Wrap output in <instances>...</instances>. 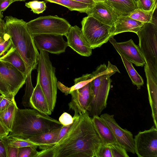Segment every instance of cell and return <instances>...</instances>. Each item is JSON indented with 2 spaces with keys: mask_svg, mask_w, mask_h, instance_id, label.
I'll use <instances>...</instances> for the list:
<instances>
[{
  "mask_svg": "<svg viewBox=\"0 0 157 157\" xmlns=\"http://www.w3.org/2000/svg\"><path fill=\"white\" fill-rule=\"evenodd\" d=\"M14 2V0H0V15H3L2 12L5 10L11 4Z\"/></svg>",
  "mask_w": 157,
  "mask_h": 157,
  "instance_id": "41",
  "label": "cell"
},
{
  "mask_svg": "<svg viewBox=\"0 0 157 157\" xmlns=\"http://www.w3.org/2000/svg\"><path fill=\"white\" fill-rule=\"evenodd\" d=\"M65 36L68 46L79 55L86 57L92 55V49L84 37L81 28L76 25L71 26Z\"/></svg>",
  "mask_w": 157,
  "mask_h": 157,
  "instance_id": "14",
  "label": "cell"
},
{
  "mask_svg": "<svg viewBox=\"0 0 157 157\" xmlns=\"http://www.w3.org/2000/svg\"><path fill=\"white\" fill-rule=\"evenodd\" d=\"M100 117L110 128L117 141L127 152L135 154L134 139L132 133L127 129L121 128L114 119L113 115L105 113L101 115Z\"/></svg>",
  "mask_w": 157,
  "mask_h": 157,
  "instance_id": "12",
  "label": "cell"
},
{
  "mask_svg": "<svg viewBox=\"0 0 157 157\" xmlns=\"http://www.w3.org/2000/svg\"><path fill=\"white\" fill-rule=\"evenodd\" d=\"M39 51L36 81L39 83L49 109L52 112L57 98V80L56 69L50 60L48 52L42 50Z\"/></svg>",
  "mask_w": 157,
  "mask_h": 157,
  "instance_id": "5",
  "label": "cell"
},
{
  "mask_svg": "<svg viewBox=\"0 0 157 157\" xmlns=\"http://www.w3.org/2000/svg\"><path fill=\"white\" fill-rule=\"evenodd\" d=\"M112 157H129L125 149L117 142L108 144Z\"/></svg>",
  "mask_w": 157,
  "mask_h": 157,
  "instance_id": "33",
  "label": "cell"
},
{
  "mask_svg": "<svg viewBox=\"0 0 157 157\" xmlns=\"http://www.w3.org/2000/svg\"><path fill=\"white\" fill-rule=\"evenodd\" d=\"M119 16H127L137 9L135 0H105Z\"/></svg>",
  "mask_w": 157,
  "mask_h": 157,
  "instance_id": "23",
  "label": "cell"
},
{
  "mask_svg": "<svg viewBox=\"0 0 157 157\" xmlns=\"http://www.w3.org/2000/svg\"><path fill=\"white\" fill-rule=\"evenodd\" d=\"M30 102L31 108L41 113L50 115L52 112L49 109L46 100L38 82L34 88Z\"/></svg>",
  "mask_w": 157,
  "mask_h": 157,
  "instance_id": "21",
  "label": "cell"
},
{
  "mask_svg": "<svg viewBox=\"0 0 157 157\" xmlns=\"http://www.w3.org/2000/svg\"><path fill=\"white\" fill-rule=\"evenodd\" d=\"M18 108L15 100L7 108L0 112V121L9 132Z\"/></svg>",
  "mask_w": 157,
  "mask_h": 157,
  "instance_id": "26",
  "label": "cell"
},
{
  "mask_svg": "<svg viewBox=\"0 0 157 157\" xmlns=\"http://www.w3.org/2000/svg\"><path fill=\"white\" fill-rule=\"evenodd\" d=\"M61 127L41 132L28 139L39 144L38 147L42 150L50 147L56 144Z\"/></svg>",
  "mask_w": 157,
  "mask_h": 157,
  "instance_id": "19",
  "label": "cell"
},
{
  "mask_svg": "<svg viewBox=\"0 0 157 157\" xmlns=\"http://www.w3.org/2000/svg\"><path fill=\"white\" fill-rule=\"evenodd\" d=\"M86 13L87 16H92L100 22L112 27L119 16L105 1L95 2Z\"/></svg>",
  "mask_w": 157,
  "mask_h": 157,
  "instance_id": "15",
  "label": "cell"
},
{
  "mask_svg": "<svg viewBox=\"0 0 157 157\" xmlns=\"http://www.w3.org/2000/svg\"><path fill=\"white\" fill-rule=\"evenodd\" d=\"M7 142L9 144L19 148L30 146H39V145L35 143L28 139H23L13 136H5Z\"/></svg>",
  "mask_w": 157,
  "mask_h": 157,
  "instance_id": "31",
  "label": "cell"
},
{
  "mask_svg": "<svg viewBox=\"0 0 157 157\" xmlns=\"http://www.w3.org/2000/svg\"><path fill=\"white\" fill-rule=\"evenodd\" d=\"M7 142L5 137L0 136V157H7L6 145Z\"/></svg>",
  "mask_w": 157,
  "mask_h": 157,
  "instance_id": "40",
  "label": "cell"
},
{
  "mask_svg": "<svg viewBox=\"0 0 157 157\" xmlns=\"http://www.w3.org/2000/svg\"><path fill=\"white\" fill-rule=\"evenodd\" d=\"M92 119L102 143L109 144L117 142L111 130L101 118L98 115H94Z\"/></svg>",
  "mask_w": 157,
  "mask_h": 157,
  "instance_id": "20",
  "label": "cell"
},
{
  "mask_svg": "<svg viewBox=\"0 0 157 157\" xmlns=\"http://www.w3.org/2000/svg\"><path fill=\"white\" fill-rule=\"evenodd\" d=\"M25 6L35 13L39 14L46 10V6L44 1H39L36 0L25 3Z\"/></svg>",
  "mask_w": 157,
  "mask_h": 157,
  "instance_id": "32",
  "label": "cell"
},
{
  "mask_svg": "<svg viewBox=\"0 0 157 157\" xmlns=\"http://www.w3.org/2000/svg\"><path fill=\"white\" fill-rule=\"evenodd\" d=\"M59 121L34 109L18 108L9 136L28 139L41 132L61 127Z\"/></svg>",
  "mask_w": 157,
  "mask_h": 157,
  "instance_id": "3",
  "label": "cell"
},
{
  "mask_svg": "<svg viewBox=\"0 0 157 157\" xmlns=\"http://www.w3.org/2000/svg\"><path fill=\"white\" fill-rule=\"evenodd\" d=\"M156 5L150 11H145L138 8L132 12L128 16L130 17L143 23L152 22L154 11L157 8Z\"/></svg>",
  "mask_w": 157,
  "mask_h": 157,
  "instance_id": "29",
  "label": "cell"
},
{
  "mask_svg": "<svg viewBox=\"0 0 157 157\" xmlns=\"http://www.w3.org/2000/svg\"><path fill=\"white\" fill-rule=\"evenodd\" d=\"M144 69L152 117L154 125L157 128V77L149 69L146 64L144 65Z\"/></svg>",
  "mask_w": 157,
  "mask_h": 157,
  "instance_id": "17",
  "label": "cell"
},
{
  "mask_svg": "<svg viewBox=\"0 0 157 157\" xmlns=\"http://www.w3.org/2000/svg\"><path fill=\"white\" fill-rule=\"evenodd\" d=\"M5 20L6 31L10 37L12 46L24 61L27 76L36 68L40 53L27 28V22L11 16H6Z\"/></svg>",
  "mask_w": 157,
  "mask_h": 157,
  "instance_id": "2",
  "label": "cell"
},
{
  "mask_svg": "<svg viewBox=\"0 0 157 157\" xmlns=\"http://www.w3.org/2000/svg\"><path fill=\"white\" fill-rule=\"evenodd\" d=\"M27 25L32 35L52 34L65 36L71 26L66 20L56 15L38 17L27 22Z\"/></svg>",
  "mask_w": 157,
  "mask_h": 157,
  "instance_id": "9",
  "label": "cell"
},
{
  "mask_svg": "<svg viewBox=\"0 0 157 157\" xmlns=\"http://www.w3.org/2000/svg\"><path fill=\"white\" fill-rule=\"evenodd\" d=\"M93 78V75L92 73L83 75L82 76L74 79V85L70 87L66 86L60 82L58 81L57 82V88L67 95L70 91L82 87L91 82Z\"/></svg>",
  "mask_w": 157,
  "mask_h": 157,
  "instance_id": "25",
  "label": "cell"
},
{
  "mask_svg": "<svg viewBox=\"0 0 157 157\" xmlns=\"http://www.w3.org/2000/svg\"><path fill=\"white\" fill-rule=\"evenodd\" d=\"M73 122L64 136L36 157H96L102 143L87 112L74 114Z\"/></svg>",
  "mask_w": 157,
  "mask_h": 157,
  "instance_id": "1",
  "label": "cell"
},
{
  "mask_svg": "<svg viewBox=\"0 0 157 157\" xmlns=\"http://www.w3.org/2000/svg\"><path fill=\"white\" fill-rule=\"evenodd\" d=\"M37 146H30L18 148L17 157H36Z\"/></svg>",
  "mask_w": 157,
  "mask_h": 157,
  "instance_id": "34",
  "label": "cell"
},
{
  "mask_svg": "<svg viewBox=\"0 0 157 157\" xmlns=\"http://www.w3.org/2000/svg\"><path fill=\"white\" fill-rule=\"evenodd\" d=\"M14 0V2H15L17 1H25L26 0Z\"/></svg>",
  "mask_w": 157,
  "mask_h": 157,
  "instance_id": "47",
  "label": "cell"
},
{
  "mask_svg": "<svg viewBox=\"0 0 157 157\" xmlns=\"http://www.w3.org/2000/svg\"><path fill=\"white\" fill-rule=\"evenodd\" d=\"M9 132L0 121V136L2 137L6 136L8 135Z\"/></svg>",
  "mask_w": 157,
  "mask_h": 157,
  "instance_id": "43",
  "label": "cell"
},
{
  "mask_svg": "<svg viewBox=\"0 0 157 157\" xmlns=\"http://www.w3.org/2000/svg\"><path fill=\"white\" fill-rule=\"evenodd\" d=\"M59 121L64 125L71 124L73 122V118L67 112L63 113L59 117Z\"/></svg>",
  "mask_w": 157,
  "mask_h": 157,
  "instance_id": "37",
  "label": "cell"
},
{
  "mask_svg": "<svg viewBox=\"0 0 157 157\" xmlns=\"http://www.w3.org/2000/svg\"><path fill=\"white\" fill-rule=\"evenodd\" d=\"M136 34L139 40L138 47L145 63L157 77V25L151 22L144 23Z\"/></svg>",
  "mask_w": 157,
  "mask_h": 157,
  "instance_id": "6",
  "label": "cell"
},
{
  "mask_svg": "<svg viewBox=\"0 0 157 157\" xmlns=\"http://www.w3.org/2000/svg\"><path fill=\"white\" fill-rule=\"evenodd\" d=\"M3 96H2V95H0V102H1L2 98H3Z\"/></svg>",
  "mask_w": 157,
  "mask_h": 157,
  "instance_id": "46",
  "label": "cell"
},
{
  "mask_svg": "<svg viewBox=\"0 0 157 157\" xmlns=\"http://www.w3.org/2000/svg\"><path fill=\"white\" fill-rule=\"evenodd\" d=\"M117 72H120L117 67L109 61L107 66L105 63L101 64L92 73V96L87 111L90 117L99 116L106 108L112 82L110 77Z\"/></svg>",
  "mask_w": 157,
  "mask_h": 157,
  "instance_id": "4",
  "label": "cell"
},
{
  "mask_svg": "<svg viewBox=\"0 0 157 157\" xmlns=\"http://www.w3.org/2000/svg\"><path fill=\"white\" fill-rule=\"evenodd\" d=\"M26 76L8 62L0 59V93L13 98L26 82Z\"/></svg>",
  "mask_w": 157,
  "mask_h": 157,
  "instance_id": "8",
  "label": "cell"
},
{
  "mask_svg": "<svg viewBox=\"0 0 157 157\" xmlns=\"http://www.w3.org/2000/svg\"><path fill=\"white\" fill-rule=\"evenodd\" d=\"M26 87L25 94L22 99V104L25 107H31L30 100L34 88L31 81V74L26 76Z\"/></svg>",
  "mask_w": 157,
  "mask_h": 157,
  "instance_id": "30",
  "label": "cell"
},
{
  "mask_svg": "<svg viewBox=\"0 0 157 157\" xmlns=\"http://www.w3.org/2000/svg\"><path fill=\"white\" fill-rule=\"evenodd\" d=\"M135 152L138 157H157V128L153 126L135 136Z\"/></svg>",
  "mask_w": 157,
  "mask_h": 157,
  "instance_id": "10",
  "label": "cell"
},
{
  "mask_svg": "<svg viewBox=\"0 0 157 157\" xmlns=\"http://www.w3.org/2000/svg\"><path fill=\"white\" fill-rule=\"evenodd\" d=\"M96 157H112L108 144L101 143L97 152Z\"/></svg>",
  "mask_w": 157,
  "mask_h": 157,
  "instance_id": "36",
  "label": "cell"
},
{
  "mask_svg": "<svg viewBox=\"0 0 157 157\" xmlns=\"http://www.w3.org/2000/svg\"><path fill=\"white\" fill-rule=\"evenodd\" d=\"M72 124L67 125H63L59 134L56 143L64 136L68 129L71 128Z\"/></svg>",
  "mask_w": 157,
  "mask_h": 157,
  "instance_id": "42",
  "label": "cell"
},
{
  "mask_svg": "<svg viewBox=\"0 0 157 157\" xmlns=\"http://www.w3.org/2000/svg\"><path fill=\"white\" fill-rule=\"evenodd\" d=\"M93 6L95 2L93 0H72Z\"/></svg>",
  "mask_w": 157,
  "mask_h": 157,
  "instance_id": "44",
  "label": "cell"
},
{
  "mask_svg": "<svg viewBox=\"0 0 157 157\" xmlns=\"http://www.w3.org/2000/svg\"><path fill=\"white\" fill-rule=\"evenodd\" d=\"M95 2H103L105 0H93Z\"/></svg>",
  "mask_w": 157,
  "mask_h": 157,
  "instance_id": "45",
  "label": "cell"
},
{
  "mask_svg": "<svg viewBox=\"0 0 157 157\" xmlns=\"http://www.w3.org/2000/svg\"><path fill=\"white\" fill-rule=\"evenodd\" d=\"M113 45L121 56L124 65L128 74L134 85H136L138 90L140 89L144 83L142 77L139 75L133 67L132 63L126 59L118 49L116 44V40L112 36L109 40Z\"/></svg>",
  "mask_w": 157,
  "mask_h": 157,
  "instance_id": "22",
  "label": "cell"
},
{
  "mask_svg": "<svg viewBox=\"0 0 157 157\" xmlns=\"http://www.w3.org/2000/svg\"><path fill=\"white\" fill-rule=\"evenodd\" d=\"M12 45L10 37L6 30L5 21L0 18V57L10 49Z\"/></svg>",
  "mask_w": 157,
  "mask_h": 157,
  "instance_id": "28",
  "label": "cell"
},
{
  "mask_svg": "<svg viewBox=\"0 0 157 157\" xmlns=\"http://www.w3.org/2000/svg\"><path fill=\"white\" fill-rule=\"evenodd\" d=\"M6 149L7 157H17L18 147L11 145L7 142Z\"/></svg>",
  "mask_w": 157,
  "mask_h": 157,
  "instance_id": "38",
  "label": "cell"
},
{
  "mask_svg": "<svg viewBox=\"0 0 157 157\" xmlns=\"http://www.w3.org/2000/svg\"><path fill=\"white\" fill-rule=\"evenodd\" d=\"M3 17V15H0V18L2 19Z\"/></svg>",
  "mask_w": 157,
  "mask_h": 157,
  "instance_id": "48",
  "label": "cell"
},
{
  "mask_svg": "<svg viewBox=\"0 0 157 157\" xmlns=\"http://www.w3.org/2000/svg\"><path fill=\"white\" fill-rule=\"evenodd\" d=\"M0 59L10 63L26 76V67L24 61L12 45L4 54L0 57Z\"/></svg>",
  "mask_w": 157,
  "mask_h": 157,
  "instance_id": "24",
  "label": "cell"
},
{
  "mask_svg": "<svg viewBox=\"0 0 157 157\" xmlns=\"http://www.w3.org/2000/svg\"><path fill=\"white\" fill-rule=\"evenodd\" d=\"M137 8L145 11H150L157 5V0H137Z\"/></svg>",
  "mask_w": 157,
  "mask_h": 157,
  "instance_id": "35",
  "label": "cell"
},
{
  "mask_svg": "<svg viewBox=\"0 0 157 157\" xmlns=\"http://www.w3.org/2000/svg\"><path fill=\"white\" fill-rule=\"evenodd\" d=\"M47 2L63 6L71 11H76L80 13H86L93 6L72 0H44Z\"/></svg>",
  "mask_w": 157,
  "mask_h": 157,
  "instance_id": "27",
  "label": "cell"
},
{
  "mask_svg": "<svg viewBox=\"0 0 157 157\" xmlns=\"http://www.w3.org/2000/svg\"><path fill=\"white\" fill-rule=\"evenodd\" d=\"M144 23L132 18L128 16H119L112 27V36L122 33L130 32L136 34Z\"/></svg>",
  "mask_w": 157,
  "mask_h": 157,
  "instance_id": "18",
  "label": "cell"
},
{
  "mask_svg": "<svg viewBox=\"0 0 157 157\" xmlns=\"http://www.w3.org/2000/svg\"><path fill=\"white\" fill-rule=\"evenodd\" d=\"M91 82L82 87L69 93L71 96L68 104L69 110L74 111V114H83L88 110L92 96Z\"/></svg>",
  "mask_w": 157,
  "mask_h": 157,
  "instance_id": "13",
  "label": "cell"
},
{
  "mask_svg": "<svg viewBox=\"0 0 157 157\" xmlns=\"http://www.w3.org/2000/svg\"><path fill=\"white\" fill-rule=\"evenodd\" d=\"M83 35L92 49L100 47L107 42L112 36V27L104 24L90 16L81 22Z\"/></svg>",
  "mask_w": 157,
  "mask_h": 157,
  "instance_id": "7",
  "label": "cell"
},
{
  "mask_svg": "<svg viewBox=\"0 0 157 157\" xmlns=\"http://www.w3.org/2000/svg\"><path fill=\"white\" fill-rule=\"evenodd\" d=\"M15 97L10 98L4 97L0 102V112L9 107L15 101Z\"/></svg>",
  "mask_w": 157,
  "mask_h": 157,
  "instance_id": "39",
  "label": "cell"
},
{
  "mask_svg": "<svg viewBox=\"0 0 157 157\" xmlns=\"http://www.w3.org/2000/svg\"><path fill=\"white\" fill-rule=\"evenodd\" d=\"M117 48L125 58L136 66L143 67L145 64L144 59L139 48L131 39L125 42H116Z\"/></svg>",
  "mask_w": 157,
  "mask_h": 157,
  "instance_id": "16",
  "label": "cell"
},
{
  "mask_svg": "<svg viewBox=\"0 0 157 157\" xmlns=\"http://www.w3.org/2000/svg\"><path fill=\"white\" fill-rule=\"evenodd\" d=\"M36 47L52 54L59 55L64 52L68 46L63 35L52 34H41L32 35Z\"/></svg>",
  "mask_w": 157,
  "mask_h": 157,
  "instance_id": "11",
  "label": "cell"
}]
</instances>
